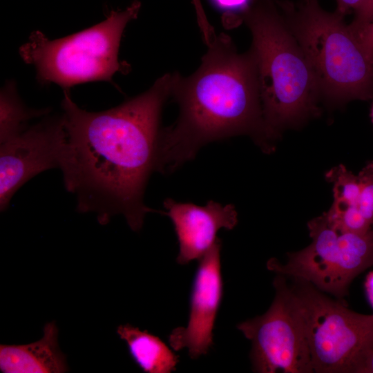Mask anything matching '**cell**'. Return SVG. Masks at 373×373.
Wrapping results in <instances>:
<instances>
[{
  "label": "cell",
  "mask_w": 373,
  "mask_h": 373,
  "mask_svg": "<svg viewBox=\"0 0 373 373\" xmlns=\"http://www.w3.org/2000/svg\"><path fill=\"white\" fill-rule=\"evenodd\" d=\"M173 79L166 73L146 91L99 112L80 108L64 91L66 144L60 169L79 212L95 213L102 225L122 215L139 231L146 214L158 211L144 204V193L155 171L161 113Z\"/></svg>",
  "instance_id": "1"
},
{
  "label": "cell",
  "mask_w": 373,
  "mask_h": 373,
  "mask_svg": "<svg viewBox=\"0 0 373 373\" xmlns=\"http://www.w3.org/2000/svg\"><path fill=\"white\" fill-rule=\"evenodd\" d=\"M198 70L173 73L171 97L179 106L173 124L160 130L155 171L169 174L205 144L249 135L268 152L259 82L250 51L239 53L230 37L216 35Z\"/></svg>",
  "instance_id": "2"
},
{
  "label": "cell",
  "mask_w": 373,
  "mask_h": 373,
  "mask_svg": "<svg viewBox=\"0 0 373 373\" xmlns=\"http://www.w3.org/2000/svg\"><path fill=\"white\" fill-rule=\"evenodd\" d=\"M240 17L251 34L249 50L256 65L265 135L271 151L283 130L318 114L321 95L278 0H253Z\"/></svg>",
  "instance_id": "3"
},
{
  "label": "cell",
  "mask_w": 373,
  "mask_h": 373,
  "mask_svg": "<svg viewBox=\"0 0 373 373\" xmlns=\"http://www.w3.org/2000/svg\"><path fill=\"white\" fill-rule=\"evenodd\" d=\"M285 21L316 78L320 95L334 103L373 97V60L344 16L318 0H278Z\"/></svg>",
  "instance_id": "4"
},
{
  "label": "cell",
  "mask_w": 373,
  "mask_h": 373,
  "mask_svg": "<svg viewBox=\"0 0 373 373\" xmlns=\"http://www.w3.org/2000/svg\"><path fill=\"white\" fill-rule=\"evenodd\" d=\"M140 7L141 3L134 1L124 10H112L102 22L57 39L35 30L19 54L35 67L39 82L57 84L64 91L90 82L113 83L115 73L130 70L127 63L119 61V50L126 26L137 18Z\"/></svg>",
  "instance_id": "5"
},
{
  "label": "cell",
  "mask_w": 373,
  "mask_h": 373,
  "mask_svg": "<svg viewBox=\"0 0 373 373\" xmlns=\"http://www.w3.org/2000/svg\"><path fill=\"white\" fill-rule=\"evenodd\" d=\"M315 373H355L373 341V314L347 308L310 283L290 278Z\"/></svg>",
  "instance_id": "6"
},
{
  "label": "cell",
  "mask_w": 373,
  "mask_h": 373,
  "mask_svg": "<svg viewBox=\"0 0 373 373\" xmlns=\"http://www.w3.org/2000/svg\"><path fill=\"white\" fill-rule=\"evenodd\" d=\"M307 227L312 242L288 253L285 262L269 259L267 267L341 300L354 279L373 266V227L365 233L340 232L328 224L324 213Z\"/></svg>",
  "instance_id": "7"
},
{
  "label": "cell",
  "mask_w": 373,
  "mask_h": 373,
  "mask_svg": "<svg viewBox=\"0 0 373 373\" xmlns=\"http://www.w3.org/2000/svg\"><path fill=\"white\" fill-rule=\"evenodd\" d=\"M275 296L267 311L237 325L251 344L253 371L314 372L303 316L287 277L276 274Z\"/></svg>",
  "instance_id": "8"
},
{
  "label": "cell",
  "mask_w": 373,
  "mask_h": 373,
  "mask_svg": "<svg viewBox=\"0 0 373 373\" xmlns=\"http://www.w3.org/2000/svg\"><path fill=\"white\" fill-rule=\"evenodd\" d=\"M49 114L1 143V211L8 208L15 193L31 178L43 171L61 167L66 144L64 119L62 114Z\"/></svg>",
  "instance_id": "9"
},
{
  "label": "cell",
  "mask_w": 373,
  "mask_h": 373,
  "mask_svg": "<svg viewBox=\"0 0 373 373\" xmlns=\"http://www.w3.org/2000/svg\"><path fill=\"white\" fill-rule=\"evenodd\" d=\"M221 246V240L218 238L200 259L191 295L187 325L175 328L169 337L173 350L186 348L192 359L207 354L213 344V331L223 289Z\"/></svg>",
  "instance_id": "10"
},
{
  "label": "cell",
  "mask_w": 373,
  "mask_h": 373,
  "mask_svg": "<svg viewBox=\"0 0 373 373\" xmlns=\"http://www.w3.org/2000/svg\"><path fill=\"white\" fill-rule=\"evenodd\" d=\"M172 221L179 243L176 261L181 265L200 260L214 245L220 229H233L238 223V213L233 204L209 200L204 206L179 202L166 198L163 203Z\"/></svg>",
  "instance_id": "11"
},
{
  "label": "cell",
  "mask_w": 373,
  "mask_h": 373,
  "mask_svg": "<svg viewBox=\"0 0 373 373\" xmlns=\"http://www.w3.org/2000/svg\"><path fill=\"white\" fill-rule=\"evenodd\" d=\"M43 336L24 345H0V370L3 373H62L68 370L58 344L55 321L46 323Z\"/></svg>",
  "instance_id": "12"
},
{
  "label": "cell",
  "mask_w": 373,
  "mask_h": 373,
  "mask_svg": "<svg viewBox=\"0 0 373 373\" xmlns=\"http://www.w3.org/2000/svg\"><path fill=\"white\" fill-rule=\"evenodd\" d=\"M117 333L144 372L170 373L175 370L179 357L159 337L130 324L118 326Z\"/></svg>",
  "instance_id": "13"
},
{
  "label": "cell",
  "mask_w": 373,
  "mask_h": 373,
  "mask_svg": "<svg viewBox=\"0 0 373 373\" xmlns=\"http://www.w3.org/2000/svg\"><path fill=\"white\" fill-rule=\"evenodd\" d=\"M0 142L3 143L22 133L33 118L44 117L50 109H32L19 98L13 81L7 82L1 90Z\"/></svg>",
  "instance_id": "14"
},
{
  "label": "cell",
  "mask_w": 373,
  "mask_h": 373,
  "mask_svg": "<svg viewBox=\"0 0 373 373\" xmlns=\"http://www.w3.org/2000/svg\"><path fill=\"white\" fill-rule=\"evenodd\" d=\"M325 178L333 184L334 202L331 208L358 206L361 193L358 175L340 164L327 171Z\"/></svg>",
  "instance_id": "15"
},
{
  "label": "cell",
  "mask_w": 373,
  "mask_h": 373,
  "mask_svg": "<svg viewBox=\"0 0 373 373\" xmlns=\"http://www.w3.org/2000/svg\"><path fill=\"white\" fill-rule=\"evenodd\" d=\"M358 178L361 187L358 207L367 220L373 224V161L363 167Z\"/></svg>",
  "instance_id": "16"
},
{
  "label": "cell",
  "mask_w": 373,
  "mask_h": 373,
  "mask_svg": "<svg viewBox=\"0 0 373 373\" xmlns=\"http://www.w3.org/2000/svg\"><path fill=\"white\" fill-rule=\"evenodd\" d=\"M354 18L350 25L352 30H356L373 22V0H363L354 10Z\"/></svg>",
  "instance_id": "17"
},
{
  "label": "cell",
  "mask_w": 373,
  "mask_h": 373,
  "mask_svg": "<svg viewBox=\"0 0 373 373\" xmlns=\"http://www.w3.org/2000/svg\"><path fill=\"white\" fill-rule=\"evenodd\" d=\"M253 0H211L213 5L226 14H236L239 19Z\"/></svg>",
  "instance_id": "18"
},
{
  "label": "cell",
  "mask_w": 373,
  "mask_h": 373,
  "mask_svg": "<svg viewBox=\"0 0 373 373\" xmlns=\"http://www.w3.org/2000/svg\"><path fill=\"white\" fill-rule=\"evenodd\" d=\"M352 31L358 37L368 56L373 60V22Z\"/></svg>",
  "instance_id": "19"
},
{
  "label": "cell",
  "mask_w": 373,
  "mask_h": 373,
  "mask_svg": "<svg viewBox=\"0 0 373 373\" xmlns=\"http://www.w3.org/2000/svg\"><path fill=\"white\" fill-rule=\"evenodd\" d=\"M192 2L196 12L198 22L203 35V37H208L214 30L207 20L200 0H192Z\"/></svg>",
  "instance_id": "20"
},
{
  "label": "cell",
  "mask_w": 373,
  "mask_h": 373,
  "mask_svg": "<svg viewBox=\"0 0 373 373\" xmlns=\"http://www.w3.org/2000/svg\"><path fill=\"white\" fill-rule=\"evenodd\" d=\"M356 373H373V341L364 354Z\"/></svg>",
  "instance_id": "21"
},
{
  "label": "cell",
  "mask_w": 373,
  "mask_h": 373,
  "mask_svg": "<svg viewBox=\"0 0 373 373\" xmlns=\"http://www.w3.org/2000/svg\"><path fill=\"white\" fill-rule=\"evenodd\" d=\"M363 0H336L338 12L345 15L350 10H354L361 4Z\"/></svg>",
  "instance_id": "22"
},
{
  "label": "cell",
  "mask_w": 373,
  "mask_h": 373,
  "mask_svg": "<svg viewBox=\"0 0 373 373\" xmlns=\"http://www.w3.org/2000/svg\"><path fill=\"white\" fill-rule=\"evenodd\" d=\"M364 287L369 303L373 309V270L366 275Z\"/></svg>",
  "instance_id": "23"
},
{
  "label": "cell",
  "mask_w": 373,
  "mask_h": 373,
  "mask_svg": "<svg viewBox=\"0 0 373 373\" xmlns=\"http://www.w3.org/2000/svg\"><path fill=\"white\" fill-rule=\"evenodd\" d=\"M370 115H371V117H372V121L373 122V104H372V108H371Z\"/></svg>",
  "instance_id": "24"
}]
</instances>
